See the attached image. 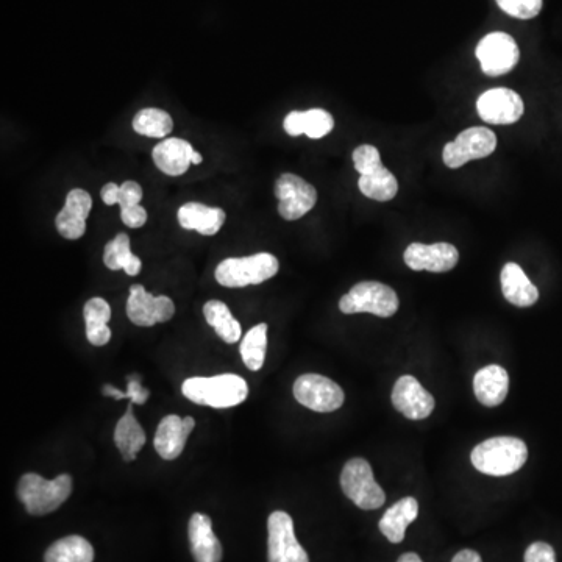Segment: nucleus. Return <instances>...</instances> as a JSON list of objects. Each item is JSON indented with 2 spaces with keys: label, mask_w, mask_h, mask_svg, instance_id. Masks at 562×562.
<instances>
[{
  "label": "nucleus",
  "mask_w": 562,
  "mask_h": 562,
  "mask_svg": "<svg viewBox=\"0 0 562 562\" xmlns=\"http://www.w3.org/2000/svg\"><path fill=\"white\" fill-rule=\"evenodd\" d=\"M150 391L141 385V377L133 374L127 377V392H124V399H129L133 405H144L149 399Z\"/></svg>",
  "instance_id": "72a5a7b5"
},
{
  "label": "nucleus",
  "mask_w": 562,
  "mask_h": 562,
  "mask_svg": "<svg viewBox=\"0 0 562 562\" xmlns=\"http://www.w3.org/2000/svg\"><path fill=\"white\" fill-rule=\"evenodd\" d=\"M86 322V338L96 347L107 346L111 339L108 321L111 319V308L107 300L94 297L86 302L83 310Z\"/></svg>",
  "instance_id": "bb28decb"
},
{
  "label": "nucleus",
  "mask_w": 562,
  "mask_h": 562,
  "mask_svg": "<svg viewBox=\"0 0 562 562\" xmlns=\"http://www.w3.org/2000/svg\"><path fill=\"white\" fill-rule=\"evenodd\" d=\"M267 558L269 562H310L305 548L297 541L294 522L285 511H275L267 520Z\"/></svg>",
  "instance_id": "f8f14e48"
},
{
  "label": "nucleus",
  "mask_w": 562,
  "mask_h": 562,
  "mask_svg": "<svg viewBox=\"0 0 562 562\" xmlns=\"http://www.w3.org/2000/svg\"><path fill=\"white\" fill-rule=\"evenodd\" d=\"M452 562H483V559L475 550H461V552L456 553Z\"/></svg>",
  "instance_id": "58836bf2"
},
{
  "label": "nucleus",
  "mask_w": 562,
  "mask_h": 562,
  "mask_svg": "<svg viewBox=\"0 0 562 562\" xmlns=\"http://www.w3.org/2000/svg\"><path fill=\"white\" fill-rule=\"evenodd\" d=\"M72 492L71 475L44 480L38 474H25L18 484V497L32 516L54 513L68 500Z\"/></svg>",
  "instance_id": "20e7f679"
},
{
  "label": "nucleus",
  "mask_w": 562,
  "mask_h": 562,
  "mask_svg": "<svg viewBox=\"0 0 562 562\" xmlns=\"http://www.w3.org/2000/svg\"><path fill=\"white\" fill-rule=\"evenodd\" d=\"M341 488L358 508L372 511L385 505L386 494L375 481L374 470L366 459L353 458L342 469Z\"/></svg>",
  "instance_id": "0eeeda50"
},
{
  "label": "nucleus",
  "mask_w": 562,
  "mask_h": 562,
  "mask_svg": "<svg viewBox=\"0 0 562 562\" xmlns=\"http://www.w3.org/2000/svg\"><path fill=\"white\" fill-rule=\"evenodd\" d=\"M353 166L360 174L358 188L369 199L389 202L399 193V182L381 163V155L377 147L370 144L356 147L353 150Z\"/></svg>",
  "instance_id": "7ed1b4c3"
},
{
  "label": "nucleus",
  "mask_w": 562,
  "mask_h": 562,
  "mask_svg": "<svg viewBox=\"0 0 562 562\" xmlns=\"http://www.w3.org/2000/svg\"><path fill=\"white\" fill-rule=\"evenodd\" d=\"M267 349V325L260 324L247 331V335L241 341L242 361L253 372H257L264 366Z\"/></svg>",
  "instance_id": "2f4dec72"
},
{
  "label": "nucleus",
  "mask_w": 562,
  "mask_h": 562,
  "mask_svg": "<svg viewBox=\"0 0 562 562\" xmlns=\"http://www.w3.org/2000/svg\"><path fill=\"white\" fill-rule=\"evenodd\" d=\"M175 305L169 297L152 296L144 286L133 285L127 300V316L138 327H153L171 321Z\"/></svg>",
  "instance_id": "ddd939ff"
},
{
  "label": "nucleus",
  "mask_w": 562,
  "mask_h": 562,
  "mask_svg": "<svg viewBox=\"0 0 562 562\" xmlns=\"http://www.w3.org/2000/svg\"><path fill=\"white\" fill-rule=\"evenodd\" d=\"M506 15L516 19H533L541 13L542 0H495Z\"/></svg>",
  "instance_id": "473e14b6"
},
{
  "label": "nucleus",
  "mask_w": 562,
  "mask_h": 562,
  "mask_svg": "<svg viewBox=\"0 0 562 562\" xmlns=\"http://www.w3.org/2000/svg\"><path fill=\"white\" fill-rule=\"evenodd\" d=\"M474 392L481 405L489 408L502 405L509 392L508 372L497 364L483 367L475 374Z\"/></svg>",
  "instance_id": "5701e85b"
},
{
  "label": "nucleus",
  "mask_w": 562,
  "mask_h": 562,
  "mask_svg": "<svg viewBox=\"0 0 562 562\" xmlns=\"http://www.w3.org/2000/svg\"><path fill=\"white\" fill-rule=\"evenodd\" d=\"M392 405L411 420L427 419L434 410V397L413 375H403L392 389Z\"/></svg>",
  "instance_id": "dca6fc26"
},
{
  "label": "nucleus",
  "mask_w": 562,
  "mask_h": 562,
  "mask_svg": "<svg viewBox=\"0 0 562 562\" xmlns=\"http://www.w3.org/2000/svg\"><path fill=\"white\" fill-rule=\"evenodd\" d=\"M196 152L191 143L180 138L163 139L160 144L153 147V163L163 174L169 177H178L188 172L191 158Z\"/></svg>",
  "instance_id": "6ab92c4d"
},
{
  "label": "nucleus",
  "mask_w": 562,
  "mask_h": 562,
  "mask_svg": "<svg viewBox=\"0 0 562 562\" xmlns=\"http://www.w3.org/2000/svg\"><path fill=\"white\" fill-rule=\"evenodd\" d=\"M183 395L197 405L211 408H232L249 395L246 380L239 375L188 378L182 386Z\"/></svg>",
  "instance_id": "f03ea898"
},
{
  "label": "nucleus",
  "mask_w": 562,
  "mask_h": 562,
  "mask_svg": "<svg viewBox=\"0 0 562 562\" xmlns=\"http://www.w3.org/2000/svg\"><path fill=\"white\" fill-rule=\"evenodd\" d=\"M292 391L300 405L316 413H333L339 410L346 400L341 386L324 375H300Z\"/></svg>",
  "instance_id": "1a4fd4ad"
},
{
  "label": "nucleus",
  "mask_w": 562,
  "mask_h": 562,
  "mask_svg": "<svg viewBox=\"0 0 562 562\" xmlns=\"http://www.w3.org/2000/svg\"><path fill=\"white\" fill-rule=\"evenodd\" d=\"M525 562H556L555 550L545 542H534L525 552Z\"/></svg>",
  "instance_id": "c9c22d12"
},
{
  "label": "nucleus",
  "mask_w": 562,
  "mask_h": 562,
  "mask_svg": "<svg viewBox=\"0 0 562 562\" xmlns=\"http://www.w3.org/2000/svg\"><path fill=\"white\" fill-rule=\"evenodd\" d=\"M119 191H121V186L116 183H107L100 191V197L104 200L105 205L113 207L119 203Z\"/></svg>",
  "instance_id": "4c0bfd02"
},
{
  "label": "nucleus",
  "mask_w": 562,
  "mask_h": 562,
  "mask_svg": "<svg viewBox=\"0 0 562 562\" xmlns=\"http://www.w3.org/2000/svg\"><path fill=\"white\" fill-rule=\"evenodd\" d=\"M397 562H422V559L416 553H405V555L400 556Z\"/></svg>",
  "instance_id": "ea45409f"
},
{
  "label": "nucleus",
  "mask_w": 562,
  "mask_h": 562,
  "mask_svg": "<svg viewBox=\"0 0 562 562\" xmlns=\"http://www.w3.org/2000/svg\"><path fill=\"white\" fill-rule=\"evenodd\" d=\"M94 548L82 536H68L50 545L44 562H93Z\"/></svg>",
  "instance_id": "c756f323"
},
{
  "label": "nucleus",
  "mask_w": 562,
  "mask_h": 562,
  "mask_svg": "<svg viewBox=\"0 0 562 562\" xmlns=\"http://www.w3.org/2000/svg\"><path fill=\"white\" fill-rule=\"evenodd\" d=\"M189 544L197 562H221L222 545L213 531V523L205 514L196 513L189 519Z\"/></svg>",
  "instance_id": "aec40b11"
},
{
  "label": "nucleus",
  "mask_w": 562,
  "mask_h": 562,
  "mask_svg": "<svg viewBox=\"0 0 562 562\" xmlns=\"http://www.w3.org/2000/svg\"><path fill=\"white\" fill-rule=\"evenodd\" d=\"M497 149V136L486 127H472L456 136L455 141L445 144L442 160L450 169L463 168L469 161L483 160Z\"/></svg>",
  "instance_id": "6e6552de"
},
{
  "label": "nucleus",
  "mask_w": 562,
  "mask_h": 562,
  "mask_svg": "<svg viewBox=\"0 0 562 562\" xmlns=\"http://www.w3.org/2000/svg\"><path fill=\"white\" fill-rule=\"evenodd\" d=\"M278 214L286 221H297L313 210L317 191L311 183L296 174H281L275 182Z\"/></svg>",
  "instance_id": "9b49d317"
},
{
  "label": "nucleus",
  "mask_w": 562,
  "mask_h": 562,
  "mask_svg": "<svg viewBox=\"0 0 562 562\" xmlns=\"http://www.w3.org/2000/svg\"><path fill=\"white\" fill-rule=\"evenodd\" d=\"M339 310L344 314L369 313L378 317H391L399 311V296L385 283L363 281L353 286L339 300Z\"/></svg>",
  "instance_id": "423d86ee"
},
{
  "label": "nucleus",
  "mask_w": 562,
  "mask_h": 562,
  "mask_svg": "<svg viewBox=\"0 0 562 562\" xmlns=\"http://www.w3.org/2000/svg\"><path fill=\"white\" fill-rule=\"evenodd\" d=\"M177 217L185 230H193L203 236H214L221 230L227 216L222 208L208 207L199 202H188L178 208Z\"/></svg>",
  "instance_id": "4be33fe9"
},
{
  "label": "nucleus",
  "mask_w": 562,
  "mask_h": 562,
  "mask_svg": "<svg viewBox=\"0 0 562 562\" xmlns=\"http://www.w3.org/2000/svg\"><path fill=\"white\" fill-rule=\"evenodd\" d=\"M500 281H502L503 296L509 303L519 308H528L538 302V288L531 283L519 264L506 263L500 274Z\"/></svg>",
  "instance_id": "b1692460"
},
{
  "label": "nucleus",
  "mask_w": 562,
  "mask_h": 562,
  "mask_svg": "<svg viewBox=\"0 0 562 562\" xmlns=\"http://www.w3.org/2000/svg\"><path fill=\"white\" fill-rule=\"evenodd\" d=\"M202 161V155H200V153L196 150V152L193 153V158H191V163H193L194 166H199V164H202Z\"/></svg>",
  "instance_id": "a19ab883"
},
{
  "label": "nucleus",
  "mask_w": 562,
  "mask_h": 562,
  "mask_svg": "<svg viewBox=\"0 0 562 562\" xmlns=\"http://www.w3.org/2000/svg\"><path fill=\"white\" fill-rule=\"evenodd\" d=\"M121 219L127 227L141 228L147 222L146 208L141 205L135 207L121 208Z\"/></svg>",
  "instance_id": "e433bc0d"
},
{
  "label": "nucleus",
  "mask_w": 562,
  "mask_h": 562,
  "mask_svg": "<svg viewBox=\"0 0 562 562\" xmlns=\"http://www.w3.org/2000/svg\"><path fill=\"white\" fill-rule=\"evenodd\" d=\"M114 444H116L122 458L127 463L135 461L136 456H138V453L141 452L144 444H146V433H144L143 427L139 425L135 414H133V403H130L127 413L124 414V417L116 425Z\"/></svg>",
  "instance_id": "a878e982"
},
{
  "label": "nucleus",
  "mask_w": 562,
  "mask_h": 562,
  "mask_svg": "<svg viewBox=\"0 0 562 562\" xmlns=\"http://www.w3.org/2000/svg\"><path fill=\"white\" fill-rule=\"evenodd\" d=\"M280 263L272 253L261 252L242 258H227L216 267L217 283L225 288L261 285L277 275Z\"/></svg>",
  "instance_id": "39448f33"
},
{
  "label": "nucleus",
  "mask_w": 562,
  "mask_h": 562,
  "mask_svg": "<svg viewBox=\"0 0 562 562\" xmlns=\"http://www.w3.org/2000/svg\"><path fill=\"white\" fill-rule=\"evenodd\" d=\"M196 427L193 417H178L175 414L164 417L158 425L155 434V449L158 455L166 461L178 458L185 450L186 441L191 431Z\"/></svg>",
  "instance_id": "a211bd4d"
},
{
  "label": "nucleus",
  "mask_w": 562,
  "mask_h": 562,
  "mask_svg": "<svg viewBox=\"0 0 562 562\" xmlns=\"http://www.w3.org/2000/svg\"><path fill=\"white\" fill-rule=\"evenodd\" d=\"M104 263L111 271H125L130 277H135L141 271L143 263L130 250V238L125 233H119L113 241L108 242L104 250Z\"/></svg>",
  "instance_id": "c85d7f7f"
},
{
  "label": "nucleus",
  "mask_w": 562,
  "mask_h": 562,
  "mask_svg": "<svg viewBox=\"0 0 562 562\" xmlns=\"http://www.w3.org/2000/svg\"><path fill=\"white\" fill-rule=\"evenodd\" d=\"M472 464L481 474L506 477L522 469L527 463V444L519 438L498 436L483 441L472 450Z\"/></svg>",
  "instance_id": "f257e3e1"
},
{
  "label": "nucleus",
  "mask_w": 562,
  "mask_h": 562,
  "mask_svg": "<svg viewBox=\"0 0 562 562\" xmlns=\"http://www.w3.org/2000/svg\"><path fill=\"white\" fill-rule=\"evenodd\" d=\"M419 516V503L416 498L405 497L392 505L380 520V531L392 544H400L405 539L406 528Z\"/></svg>",
  "instance_id": "393cba45"
},
{
  "label": "nucleus",
  "mask_w": 562,
  "mask_h": 562,
  "mask_svg": "<svg viewBox=\"0 0 562 562\" xmlns=\"http://www.w3.org/2000/svg\"><path fill=\"white\" fill-rule=\"evenodd\" d=\"M91 208H93V199L88 191L80 188L69 191L65 207L55 219L58 233L71 241L82 238L86 232V219L91 213Z\"/></svg>",
  "instance_id": "f3484780"
},
{
  "label": "nucleus",
  "mask_w": 562,
  "mask_h": 562,
  "mask_svg": "<svg viewBox=\"0 0 562 562\" xmlns=\"http://www.w3.org/2000/svg\"><path fill=\"white\" fill-rule=\"evenodd\" d=\"M478 116L492 125H511L520 121L525 111L522 97L508 88L489 89L477 100Z\"/></svg>",
  "instance_id": "4468645a"
},
{
  "label": "nucleus",
  "mask_w": 562,
  "mask_h": 562,
  "mask_svg": "<svg viewBox=\"0 0 562 562\" xmlns=\"http://www.w3.org/2000/svg\"><path fill=\"white\" fill-rule=\"evenodd\" d=\"M289 136L306 135L311 139L325 138L335 129V119L322 108L308 111H291L283 122Z\"/></svg>",
  "instance_id": "412c9836"
},
{
  "label": "nucleus",
  "mask_w": 562,
  "mask_h": 562,
  "mask_svg": "<svg viewBox=\"0 0 562 562\" xmlns=\"http://www.w3.org/2000/svg\"><path fill=\"white\" fill-rule=\"evenodd\" d=\"M203 314L222 341L227 344H235L242 338L241 324L236 321L230 308L221 300H210L205 303Z\"/></svg>",
  "instance_id": "cd10ccee"
},
{
  "label": "nucleus",
  "mask_w": 562,
  "mask_h": 562,
  "mask_svg": "<svg viewBox=\"0 0 562 562\" xmlns=\"http://www.w3.org/2000/svg\"><path fill=\"white\" fill-rule=\"evenodd\" d=\"M403 258H405L406 266L413 271L444 274V272L455 269L459 261V252L449 242H436L430 246L414 242L411 246L406 247Z\"/></svg>",
  "instance_id": "2eb2a0df"
},
{
  "label": "nucleus",
  "mask_w": 562,
  "mask_h": 562,
  "mask_svg": "<svg viewBox=\"0 0 562 562\" xmlns=\"http://www.w3.org/2000/svg\"><path fill=\"white\" fill-rule=\"evenodd\" d=\"M481 71L489 77H500L516 68L520 49L508 33L494 32L484 36L475 50Z\"/></svg>",
  "instance_id": "9d476101"
},
{
  "label": "nucleus",
  "mask_w": 562,
  "mask_h": 562,
  "mask_svg": "<svg viewBox=\"0 0 562 562\" xmlns=\"http://www.w3.org/2000/svg\"><path fill=\"white\" fill-rule=\"evenodd\" d=\"M174 121L168 111L160 108H144L136 113L133 119V130L147 138L161 139L171 135Z\"/></svg>",
  "instance_id": "7c9ffc66"
},
{
  "label": "nucleus",
  "mask_w": 562,
  "mask_h": 562,
  "mask_svg": "<svg viewBox=\"0 0 562 562\" xmlns=\"http://www.w3.org/2000/svg\"><path fill=\"white\" fill-rule=\"evenodd\" d=\"M141 199H143V188L139 186V183L132 182V180L122 183L121 191H119V207H135V205H139Z\"/></svg>",
  "instance_id": "f704fd0d"
}]
</instances>
